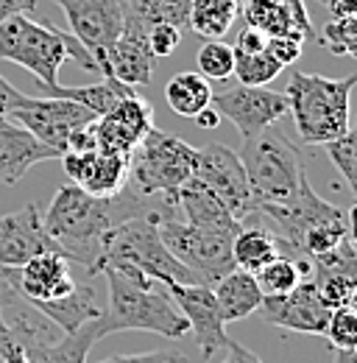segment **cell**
<instances>
[{
	"label": "cell",
	"mask_w": 357,
	"mask_h": 363,
	"mask_svg": "<svg viewBox=\"0 0 357 363\" xmlns=\"http://www.w3.org/2000/svg\"><path fill=\"white\" fill-rule=\"evenodd\" d=\"M302 45H305V43H299V40H293V37H268V50L276 56V62H279L282 67L293 65V62L302 56Z\"/></svg>",
	"instance_id": "cell-39"
},
{
	"label": "cell",
	"mask_w": 357,
	"mask_h": 363,
	"mask_svg": "<svg viewBox=\"0 0 357 363\" xmlns=\"http://www.w3.org/2000/svg\"><path fill=\"white\" fill-rule=\"evenodd\" d=\"M159 235H162L168 252L178 263H184L204 285H215L223 274L234 269L232 240L237 232L190 227L178 218V210L174 207L159 216Z\"/></svg>",
	"instance_id": "cell-8"
},
{
	"label": "cell",
	"mask_w": 357,
	"mask_h": 363,
	"mask_svg": "<svg viewBox=\"0 0 357 363\" xmlns=\"http://www.w3.org/2000/svg\"><path fill=\"white\" fill-rule=\"evenodd\" d=\"M312 285L329 311L355 305L357 294V255L352 235H346L332 252L312 257Z\"/></svg>",
	"instance_id": "cell-18"
},
{
	"label": "cell",
	"mask_w": 357,
	"mask_h": 363,
	"mask_svg": "<svg viewBox=\"0 0 357 363\" xmlns=\"http://www.w3.org/2000/svg\"><path fill=\"white\" fill-rule=\"evenodd\" d=\"M42 252H56V246L45 235L37 204L0 216V269H17Z\"/></svg>",
	"instance_id": "cell-19"
},
{
	"label": "cell",
	"mask_w": 357,
	"mask_h": 363,
	"mask_svg": "<svg viewBox=\"0 0 357 363\" xmlns=\"http://www.w3.org/2000/svg\"><path fill=\"white\" fill-rule=\"evenodd\" d=\"M73 34L53 23H37L26 14H14L0 23V59L20 65L37 79L40 92L59 87V67L70 59Z\"/></svg>",
	"instance_id": "cell-6"
},
{
	"label": "cell",
	"mask_w": 357,
	"mask_h": 363,
	"mask_svg": "<svg viewBox=\"0 0 357 363\" xmlns=\"http://www.w3.org/2000/svg\"><path fill=\"white\" fill-rule=\"evenodd\" d=\"M249 184L257 199V213L263 207H279L299 196V190L307 184V160L310 154L293 143L282 129L268 126L257 137L243 140V148L237 151Z\"/></svg>",
	"instance_id": "cell-4"
},
{
	"label": "cell",
	"mask_w": 357,
	"mask_h": 363,
	"mask_svg": "<svg viewBox=\"0 0 357 363\" xmlns=\"http://www.w3.org/2000/svg\"><path fill=\"white\" fill-rule=\"evenodd\" d=\"M176 210H181V221L190 227H204V229H223V232H237L243 227L223 204L221 199L196 177L184 182L176 190Z\"/></svg>",
	"instance_id": "cell-22"
},
{
	"label": "cell",
	"mask_w": 357,
	"mask_h": 363,
	"mask_svg": "<svg viewBox=\"0 0 357 363\" xmlns=\"http://www.w3.org/2000/svg\"><path fill=\"white\" fill-rule=\"evenodd\" d=\"M266 324L288 330V333H305V335H324L329 308L318 296L310 279H302L290 294L282 296H266L260 311Z\"/></svg>",
	"instance_id": "cell-14"
},
{
	"label": "cell",
	"mask_w": 357,
	"mask_h": 363,
	"mask_svg": "<svg viewBox=\"0 0 357 363\" xmlns=\"http://www.w3.org/2000/svg\"><path fill=\"white\" fill-rule=\"evenodd\" d=\"M176 199L157 196L151 207L137 213L134 218L118 224L106 235L103 252L98 260V274L120 272L140 285H204L184 263L168 252L159 235V216L174 210Z\"/></svg>",
	"instance_id": "cell-2"
},
{
	"label": "cell",
	"mask_w": 357,
	"mask_h": 363,
	"mask_svg": "<svg viewBox=\"0 0 357 363\" xmlns=\"http://www.w3.org/2000/svg\"><path fill=\"white\" fill-rule=\"evenodd\" d=\"M357 76L327 79L318 73H293L288 82V112L305 145H324L349 132V98Z\"/></svg>",
	"instance_id": "cell-5"
},
{
	"label": "cell",
	"mask_w": 357,
	"mask_h": 363,
	"mask_svg": "<svg viewBox=\"0 0 357 363\" xmlns=\"http://www.w3.org/2000/svg\"><path fill=\"white\" fill-rule=\"evenodd\" d=\"M26 92H20V90H14L3 76H0V121H6L8 118V112L11 109H17V106H23L26 104Z\"/></svg>",
	"instance_id": "cell-41"
},
{
	"label": "cell",
	"mask_w": 357,
	"mask_h": 363,
	"mask_svg": "<svg viewBox=\"0 0 357 363\" xmlns=\"http://www.w3.org/2000/svg\"><path fill=\"white\" fill-rule=\"evenodd\" d=\"M53 3L64 11L70 23V34L87 48L101 76H106L109 48L115 45L126 23V0H53Z\"/></svg>",
	"instance_id": "cell-10"
},
{
	"label": "cell",
	"mask_w": 357,
	"mask_h": 363,
	"mask_svg": "<svg viewBox=\"0 0 357 363\" xmlns=\"http://www.w3.org/2000/svg\"><path fill=\"white\" fill-rule=\"evenodd\" d=\"M154 126H157L154 123V106L140 92H134L129 98L118 101L109 112H103L95 121L98 148L129 160V154Z\"/></svg>",
	"instance_id": "cell-13"
},
{
	"label": "cell",
	"mask_w": 357,
	"mask_h": 363,
	"mask_svg": "<svg viewBox=\"0 0 357 363\" xmlns=\"http://www.w3.org/2000/svg\"><path fill=\"white\" fill-rule=\"evenodd\" d=\"M165 98L176 115L196 118L201 109H207L212 104V87L198 70H184L165 84Z\"/></svg>",
	"instance_id": "cell-28"
},
{
	"label": "cell",
	"mask_w": 357,
	"mask_h": 363,
	"mask_svg": "<svg viewBox=\"0 0 357 363\" xmlns=\"http://www.w3.org/2000/svg\"><path fill=\"white\" fill-rule=\"evenodd\" d=\"M101 363H187V358L171 350H157V352H142V355H115Z\"/></svg>",
	"instance_id": "cell-40"
},
{
	"label": "cell",
	"mask_w": 357,
	"mask_h": 363,
	"mask_svg": "<svg viewBox=\"0 0 357 363\" xmlns=\"http://www.w3.org/2000/svg\"><path fill=\"white\" fill-rule=\"evenodd\" d=\"M324 151H327V157L332 160V165L341 171V177H344V182H346V187L355 193L357 190V165H355V132L349 129L346 135L335 137V140H329V143H324L321 145Z\"/></svg>",
	"instance_id": "cell-36"
},
{
	"label": "cell",
	"mask_w": 357,
	"mask_h": 363,
	"mask_svg": "<svg viewBox=\"0 0 357 363\" xmlns=\"http://www.w3.org/2000/svg\"><path fill=\"white\" fill-rule=\"evenodd\" d=\"M134 92H137V87H132V84H123V82H118L115 76H103L98 84H84V87H62V84H59V87L47 90L45 95L70 98V101L87 106L89 112H95V118H101V115L109 112L118 101L129 98Z\"/></svg>",
	"instance_id": "cell-27"
},
{
	"label": "cell",
	"mask_w": 357,
	"mask_h": 363,
	"mask_svg": "<svg viewBox=\"0 0 357 363\" xmlns=\"http://www.w3.org/2000/svg\"><path fill=\"white\" fill-rule=\"evenodd\" d=\"M59 160H62L70 182L92 196H115L126 187V177H129L126 157L92 148V151H81V154L64 151Z\"/></svg>",
	"instance_id": "cell-20"
},
{
	"label": "cell",
	"mask_w": 357,
	"mask_h": 363,
	"mask_svg": "<svg viewBox=\"0 0 357 363\" xmlns=\"http://www.w3.org/2000/svg\"><path fill=\"white\" fill-rule=\"evenodd\" d=\"M212 294H215L223 321H240V318L257 313L266 299V294L257 285V277L243 269H232L229 274H223L212 285Z\"/></svg>",
	"instance_id": "cell-24"
},
{
	"label": "cell",
	"mask_w": 357,
	"mask_h": 363,
	"mask_svg": "<svg viewBox=\"0 0 357 363\" xmlns=\"http://www.w3.org/2000/svg\"><path fill=\"white\" fill-rule=\"evenodd\" d=\"M45 318H50L62 333H76L79 327H84L87 321H95L103 313L101 305V294L92 285V277L87 282H76L70 294L59 296V299H47V302H31Z\"/></svg>",
	"instance_id": "cell-23"
},
{
	"label": "cell",
	"mask_w": 357,
	"mask_h": 363,
	"mask_svg": "<svg viewBox=\"0 0 357 363\" xmlns=\"http://www.w3.org/2000/svg\"><path fill=\"white\" fill-rule=\"evenodd\" d=\"M37 9V0H0V23L14 14H28Z\"/></svg>",
	"instance_id": "cell-43"
},
{
	"label": "cell",
	"mask_w": 357,
	"mask_h": 363,
	"mask_svg": "<svg viewBox=\"0 0 357 363\" xmlns=\"http://www.w3.org/2000/svg\"><path fill=\"white\" fill-rule=\"evenodd\" d=\"M148 45L154 59H165L171 53H176V48L181 45V28L168 26V23H157L148 28Z\"/></svg>",
	"instance_id": "cell-37"
},
{
	"label": "cell",
	"mask_w": 357,
	"mask_h": 363,
	"mask_svg": "<svg viewBox=\"0 0 357 363\" xmlns=\"http://www.w3.org/2000/svg\"><path fill=\"white\" fill-rule=\"evenodd\" d=\"M101 341V333L95 321H87L76 333H62L53 341H45L40 347L28 350L31 363H87L89 350Z\"/></svg>",
	"instance_id": "cell-26"
},
{
	"label": "cell",
	"mask_w": 357,
	"mask_h": 363,
	"mask_svg": "<svg viewBox=\"0 0 357 363\" xmlns=\"http://www.w3.org/2000/svg\"><path fill=\"white\" fill-rule=\"evenodd\" d=\"M8 121L20 123L37 140H42L45 145H50L59 154H64L67 137L73 135L76 129L98 121V118H95V112H89L87 106H81V104H76L70 98H53V95L31 98L28 95L23 106L8 112Z\"/></svg>",
	"instance_id": "cell-11"
},
{
	"label": "cell",
	"mask_w": 357,
	"mask_h": 363,
	"mask_svg": "<svg viewBox=\"0 0 357 363\" xmlns=\"http://www.w3.org/2000/svg\"><path fill=\"white\" fill-rule=\"evenodd\" d=\"M240 14V0H193L187 26L204 40H221Z\"/></svg>",
	"instance_id": "cell-29"
},
{
	"label": "cell",
	"mask_w": 357,
	"mask_h": 363,
	"mask_svg": "<svg viewBox=\"0 0 357 363\" xmlns=\"http://www.w3.org/2000/svg\"><path fill=\"white\" fill-rule=\"evenodd\" d=\"M282 73V65L276 62V56L263 48V50H234V70L232 76H237L240 84H251V87H266L268 82H273Z\"/></svg>",
	"instance_id": "cell-31"
},
{
	"label": "cell",
	"mask_w": 357,
	"mask_h": 363,
	"mask_svg": "<svg viewBox=\"0 0 357 363\" xmlns=\"http://www.w3.org/2000/svg\"><path fill=\"white\" fill-rule=\"evenodd\" d=\"M0 363H31L26 347L20 344V338L11 333V327L6 324V318L0 313Z\"/></svg>",
	"instance_id": "cell-38"
},
{
	"label": "cell",
	"mask_w": 357,
	"mask_h": 363,
	"mask_svg": "<svg viewBox=\"0 0 357 363\" xmlns=\"http://www.w3.org/2000/svg\"><path fill=\"white\" fill-rule=\"evenodd\" d=\"M329 9L332 17H357V0H318Z\"/></svg>",
	"instance_id": "cell-44"
},
{
	"label": "cell",
	"mask_w": 357,
	"mask_h": 363,
	"mask_svg": "<svg viewBox=\"0 0 357 363\" xmlns=\"http://www.w3.org/2000/svg\"><path fill=\"white\" fill-rule=\"evenodd\" d=\"M154 199L157 196L134 193L132 187H123L115 196H92L76 184H62L45 210L42 229L59 255L79 263L89 277H98L106 235L151 207Z\"/></svg>",
	"instance_id": "cell-1"
},
{
	"label": "cell",
	"mask_w": 357,
	"mask_h": 363,
	"mask_svg": "<svg viewBox=\"0 0 357 363\" xmlns=\"http://www.w3.org/2000/svg\"><path fill=\"white\" fill-rule=\"evenodd\" d=\"M62 154L23 129L14 121H0V184H17L37 162L59 160Z\"/></svg>",
	"instance_id": "cell-21"
},
{
	"label": "cell",
	"mask_w": 357,
	"mask_h": 363,
	"mask_svg": "<svg viewBox=\"0 0 357 363\" xmlns=\"http://www.w3.org/2000/svg\"><path fill=\"white\" fill-rule=\"evenodd\" d=\"M223 363H263L251 350H246L243 344H237V341H226V358Z\"/></svg>",
	"instance_id": "cell-42"
},
{
	"label": "cell",
	"mask_w": 357,
	"mask_h": 363,
	"mask_svg": "<svg viewBox=\"0 0 357 363\" xmlns=\"http://www.w3.org/2000/svg\"><path fill=\"white\" fill-rule=\"evenodd\" d=\"M332 363H357L355 350H332Z\"/></svg>",
	"instance_id": "cell-46"
},
{
	"label": "cell",
	"mask_w": 357,
	"mask_h": 363,
	"mask_svg": "<svg viewBox=\"0 0 357 363\" xmlns=\"http://www.w3.org/2000/svg\"><path fill=\"white\" fill-rule=\"evenodd\" d=\"M198 148L176 135L159 132L157 126L140 140L129 154L126 187L140 196H168L176 199V190L193 177Z\"/></svg>",
	"instance_id": "cell-7"
},
{
	"label": "cell",
	"mask_w": 357,
	"mask_h": 363,
	"mask_svg": "<svg viewBox=\"0 0 357 363\" xmlns=\"http://www.w3.org/2000/svg\"><path fill=\"white\" fill-rule=\"evenodd\" d=\"M193 177L201 184H207L240 224L246 218L257 216V199H254V190L249 184L246 168H243L237 151H232L229 145L210 143V145L198 148Z\"/></svg>",
	"instance_id": "cell-9"
},
{
	"label": "cell",
	"mask_w": 357,
	"mask_h": 363,
	"mask_svg": "<svg viewBox=\"0 0 357 363\" xmlns=\"http://www.w3.org/2000/svg\"><path fill=\"white\" fill-rule=\"evenodd\" d=\"M148 23L142 17H137L126 6V23L120 37L115 40V45L109 48V59H106V76H115L123 84L132 87H145L151 84L154 76V53L148 45Z\"/></svg>",
	"instance_id": "cell-17"
},
{
	"label": "cell",
	"mask_w": 357,
	"mask_h": 363,
	"mask_svg": "<svg viewBox=\"0 0 357 363\" xmlns=\"http://www.w3.org/2000/svg\"><path fill=\"white\" fill-rule=\"evenodd\" d=\"M0 291H3V277H0Z\"/></svg>",
	"instance_id": "cell-47"
},
{
	"label": "cell",
	"mask_w": 357,
	"mask_h": 363,
	"mask_svg": "<svg viewBox=\"0 0 357 363\" xmlns=\"http://www.w3.org/2000/svg\"><path fill=\"white\" fill-rule=\"evenodd\" d=\"M190 3L193 0H126L129 11H134L137 17H142L148 26L168 23V26H176V28L187 26Z\"/></svg>",
	"instance_id": "cell-32"
},
{
	"label": "cell",
	"mask_w": 357,
	"mask_h": 363,
	"mask_svg": "<svg viewBox=\"0 0 357 363\" xmlns=\"http://www.w3.org/2000/svg\"><path fill=\"white\" fill-rule=\"evenodd\" d=\"M318 45L335 56H357V17H332L321 31Z\"/></svg>",
	"instance_id": "cell-35"
},
{
	"label": "cell",
	"mask_w": 357,
	"mask_h": 363,
	"mask_svg": "<svg viewBox=\"0 0 357 363\" xmlns=\"http://www.w3.org/2000/svg\"><path fill=\"white\" fill-rule=\"evenodd\" d=\"M196 123H198L201 129H218L221 115H218V109H215V106H207V109H201V112L196 115Z\"/></svg>",
	"instance_id": "cell-45"
},
{
	"label": "cell",
	"mask_w": 357,
	"mask_h": 363,
	"mask_svg": "<svg viewBox=\"0 0 357 363\" xmlns=\"http://www.w3.org/2000/svg\"><path fill=\"white\" fill-rule=\"evenodd\" d=\"M310 274L312 260H296L290 255H276L254 277H257V285H260V291L266 296H282V294H290Z\"/></svg>",
	"instance_id": "cell-30"
},
{
	"label": "cell",
	"mask_w": 357,
	"mask_h": 363,
	"mask_svg": "<svg viewBox=\"0 0 357 363\" xmlns=\"http://www.w3.org/2000/svg\"><path fill=\"white\" fill-rule=\"evenodd\" d=\"M218 115L232 121L243 140L257 137L263 129L273 126L288 112L285 92H273L268 87H251V84H232L212 92V104Z\"/></svg>",
	"instance_id": "cell-12"
},
{
	"label": "cell",
	"mask_w": 357,
	"mask_h": 363,
	"mask_svg": "<svg viewBox=\"0 0 357 363\" xmlns=\"http://www.w3.org/2000/svg\"><path fill=\"white\" fill-rule=\"evenodd\" d=\"M103 274L109 279V305L103 308L101 318H95L101 338H106L109 333L137 330L178 341L190 333L187 318L181 316L165 285H140L120 272Z\"/></svg>",
	"instance_id": "cell-3"
},
{
	"label": "cell",
	"mask_w": 357,
	"mask_h": 363,
	"mask_svg": "<svg viewBox=\"0 0 357 363\" xmlns=\"http://www.w3.org/2000/svg\"><path fill=\"white\" fill-rule=\"evenodd\" d=\"M196 65L207 82H226L234 70V50L223 40H207L196 53Z\"/></svg>",
	"instance_id": "cell-33"
},
{
	"label": "cell",
	"mask_w": 357,
	"mask_h": 363,
	"mask_svg": "<svg viewBox=\"0 0 357 363\" xmlns=\"http://www.w3.org/2000/svg\"><path fill=\"white\" fill-rule=\"evenodd\" d=\"M324 338H327L329 350H357L355 305H344V308L329 311L327 327H324Z\"/></svg>",
	"instance_id": "cell-34"
},
{
	"label": "cell",
	"mask_w": 357,
	"mask_h": 363,
	"mask_svg": "<svg viewBox=\"0 0 357 363\" xmlns=\"http://www.w3.org/2000/svg\"><path fill=\"white\" fill-rule=\"evenodd\" d=\"M279 255V235L273 229L260 224H246L237 229L232 240V260L234 269H243L249 274H257L266 263H271Z\"/></svg>",
	"instance_id": "cell-25"
},
{
	"label": "cell",
	"mask_w": 357,
	"mask_h": 363,
	"mask_svg": "<svg viewBox=\"0 0 357 363\" xmlns=\"http://www.w3.org/2000/svg\"><path fill=\"white\" fill-rule=\"evenodd\" d=\"M168 294L174 296L181 316L187 318L190 333L198 341L201 358H212L218 350H226V321L221 318L212 285H168Z\"/></svg>",
	"instance_id": "cell-16"
},
{
	"label": "cell",
	"mask_w": 357,
	"mask_h": 363,
	"mask_svg": "<svg viewBox=\"0 0 357 363\" xmlns=\"http://www.w3.org/2000/svg\"><path fill=\"white\" fill-rule=\"evenodd\" d=\"M0 277L8 282L14 294H20L28 302L59 299L70 294L76 285L70 274V260L59 252H42L17 269H0Z\"/></svg>",
	"instance_id": "cell-15"
}]
</instances>
